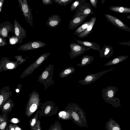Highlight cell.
Segmentation results:
<instances>
[{
  "label": "cell",
  "instance_id": "cell-9",
  "mask_svg": "<svg viewBox=\"0 0 130 130\" xmlns=\"http://www.w3.org/2000/svg\"><path fill=\"white\" fill-rule=\"evenodd\" d=\"M113 70V68L112 67L108 70L99 72L88 74L83 79L79 80L78 82L83 85H86L90 84L94 82L105 73Z\"/></svg>",
  "mask_w": 130,
  "mask_h": 130
},
{
  "label": "cell",
  "instance_id": "cell-16",
  "mask_svg": "<svg viewBox=\"0 0 130 130\" xmlns=\"http://www.w3.org/2000/svg\"><path fill=\"white\" fill-rule=\"evenodd\" d=\"M12 95L10 88L9 86L4 87L0 90V110L4 104L10 98Z\"/></svg>",
  "mask_w": 130,
  "mask_h": 130
},
{
  "label": "cell",
  "instance_id": "cell-40",
  "mask_svg": "<svg viewBox=\"0 0 130 130\" xmlns=\"http://www.w3.org/2000/svg\"><path fill=\"white\" fill-rule=\"evenodd\" d=\"M90 3L92 5L94 8L97 7V4L98 2V0H90Z\"/></svg>",
  "mask_w": 130,
  "mask_h": 130
},
{
  "label": "cell",
  "instance_id": "cell-20",
  "mask_svg": "<svg viewBox=\"0 0 130 130\" xmlns=\"http://www.w3.org/2000/svg\"><path fill=\"white\" fill-rule=\"evenodd\" d=\"M99 51L101 58H109L114 53L113 48L109 45H104L103 48Z\"/></svg>",
  "mask_w": 130,
  "mask_h": 130
},
{
  "label": "cell",
  "instance_id": "cell-19",
  "mask_svg": "<svg viewBox=\"0 0 130 130\" xmlns=\"http://www.w3.org/2000/svg\"><path fill=\"white\" fill-rule=\"evenodd\" d=\"M96 20V18L95 17L91 18L90 20V23L88 28L84 31L77 35V37L80 38H83L90 34L92 32Z\"/></svg>",
  "mask_w": 130,
  "mask_h": 130
},
{
  "label": "cell",
  "instance_id": "cell-28",
  "mask_svg": "<svg viewBox=\"0 0 130 130\" xmlns=\"http://www.w3.org/2000/svg\"><path fill=\"white\" fill-rule=\"evenodd\" d=\"M39 111V110H38L34 117L29 121V125L31 130L36 129Z\"/></svg>",
  "mask_w": 130,
  "mask_h": 130
},
{
  "label": "cell",
  "instance_id": "cell-37",
  "mask_svg": "<svg viewBox=\"0 0 130 130\" xmlns=\"http://www.w3.org/2000/svg\"><path fill=\"white\" fill-rule=\"evenodd\" d=\"M7 44V42L5 38L0 36V46H4Z\"/></svg>",
  "mask_w": 130,
  "mask_h": 130
},
{
  "label": "cell",
  "instance_id": "cell-22",
  "mask_svg": "<svg viewBox=\"0 0 130 130\" xmlns=\"http://www.w3.org/2000/svg\"><path fill=\"white\" fill-rule=\"evenodd\" d=\"M78 43L87 47L90 49H92L96 51L100 50L101 46L96 43L83 41L74 39Z\"/></svg>",
  "mask_w": 130,
  "mask_h": 130
},
{
  "label": "cell",
  "instance_id": "cell-26",
  "mask_svg": "<svg viewBox=\"0 0 130 130\" xmlns=\"http://www.w3.org/2000/svg\"><path fill=\"white\" fill-rule=\"evenodd\" d=\"M94 57L89 55H84L82 58L80 63L77 64L76 66L83 67L90 64L93 60Z\"/></svg>",
  "mask_w": 130,
  "mask_h": 130
},
{
  "label": "cell",
  "instance_id": "cell-14",
  "mask_svg": "<svg viewBox=\"0 0 130 130\" xmlns=\"http://www.w3.org/2000/svg\"><path fill=\"white\" fill-rule=\"evenodd\" d=\"M9 32H11L13 35L14 34V26L10 22L6 21L0 24V36L5 38L9 37Z\"/></svg>",
  "mask_w": 130,
  "mask_h": 130
},
{
  "label": "cell",
  "instance_id": "cell-3",
  "mask_svg": "<svg viewBox=\"0 0 130 130\" xmlns=\"http://www.w3.org/2000/svg\"><path fill=\"white\" fill-rule=\"evenodd\" d=\"M54 65L49 64L38 77L37 81L43 85L45 90L51 85H54L55 83L53 79L54 75Z\"/></svg>",
  "mask_w": 130,
  "mask_h": 130
},
{
  "label": "cell",
  "instance_id": "cell-4",
  "mask_svg": "<svg viewBox=\"0 0 130 130\" xmlns=\"http://www.w3.org/2000/svg\"><path fill=\"white\" fill-rule=\"evenodd\" d=\"M40 100L39 93L35 90L29 94L25 112V114L27 117L31 116L38 109L40 104Z\"/></svg>",
  "mask_w": 130,
  "mask_h": 130
},
{
  "label": "cell",
  "instance_id": "cell-46",
  "mask_svg": "<svg viewBox=\"0 0 130 130\" xmlns=\"http://www.w3.org/2000/svg\"><path fill=\"white\" fill-rule=\"evenodd\" d=\"M9 130H15L13 124H10L8 125Z\"/></svg>",
  "mask_w": 130,
  "mask_h": 130
},
{
  "label": "cell",
  "instance_id": "cell-41",
  "mask_svg": "<svg viewBox=\"0 0 130 130\" xmlns=\"http://www.w3.org/2000/svg\"><path fill=\"white\" fill-rule=\"evenodd\" d=\"M36 130H41V123L39 119L38 120L37 126Z\"/></svg>",
  "mask_w": 130,
  "mask_h": 130
},
{
  "label": "cell",
  "instance_id": "cell-27",
  "mask_svg": "<svg viewBox=\"0 0 130 130\" xmlns=\"http://www.w3.org/2000/svg\"><path fill=\"white\" fill-rule=\"evenodd\" d=\"M75 71V68L73 67H67L61 70L59 75L61 78H63L73 73Z\"/></svg>",
  "mask_w": 130,
  "mask_h": 130
},
{
  "label": "cell",
  "instance_id": "cell-13",
  "mask_svg": "<svg viewBox=\"0 0 130 130\" xmlns=\"http://www.w3.org/2000/svg\"><path fill=\"white\" fill-rule=\"evenodd\" d=\"M13 26L14 36L18 40V43H21L23 39L27 37L26 31L15 19L14 21Z\"/></svg>",
  "mask_w": 130,
  "mask_h": 130
},
{
  "label": "cell",
  "instance_id": "cell-43",
  "mask_svg": "<svg viewBox=\"0 0 130 130\" xmlns=\"http://www.w3.org/2000/svg\"><path fill=\"white\" fill-rule=\"evenodd\" d=\"M4 1V0H1L0 1V13L2 11V9Z\"/></svg>",
  "mask_w": 130,
  "mask_h": 130
},
{
  "label": "cell",
  "instance_id": "cell-11",
  "mask_svg": "<svg viewBox=\"0 0 130 130\" xmlns=\"http://www.w3.org/2000/svg\"><path fill=\"white\" fill-rule=\"evenodd\" d=\"M46 45V43L39 40L31 41L21 45L18 47V50L22 51L32 50Z\"/></svg>",
  "mask_w": 130,
  "mask_h": 130
},
{
  "label": "cell",
  "instance_id": "cell-17",
  "mask_svg": "<svg viewBox=\"0 0 130 130\" xmlns=\"http://www.w3.org/2000/svg\"><path fill=\"white\" fill-rule=\"evenodd\" d=\"M88 16V15H82L72 19L69 22V28L71 29H75L82 24Z\"/></svg>",
  "mask_w": 130,
  "mask_h": 130
},
{
  "label": "cell",
  "instance_id": "cell-31",
  "mask_svg": "<svg viewBox=\"0 0 130 130\" xmlns=\"http://www.w3.org/2000/svg\"><path fill=\"white\" fill-rule=\"evenodd\" d=\"M59 117L63 120H69L72 121V119L70 113L67 111L64 110L59 113Z\"/></svg>",
  "mask_w": 130,
  "mask_h": 130
},
{
  "label": "cell",
  "instance_id": "cell-21",
  "mask_svg": "<svg viewBox=\"0 0 130 130\" xmlns=\"http://www.w3.org/2000/svg\"><path fill=\"white\" fill-rule=\"evenodd\" d=\"M14 106L13 100L10 98L2 106L1 109V113L7 115L12 111Z\"/></svg>",
  "mask_w": 130,
  "mask_h": 130
},
{
  "label": "cell",
  "instance_id": "cell-7",
  "mask_svg": "<svg viewBox=\"0 0 130 130\" xmlns=\"http://www.w3.org/2000/svg\"><path fill=\"white\" fill-rule=\"evenodd\" d=\"M20 7L27 23L32 27L33 26L32 10L27 0H18Z\"/></svg>",
  "mask_w": 130,
  "mask_h": 130
},
{
  "label": "cell",
  "instance_id": "cell-1",
  "mask_svg": "<svg viewBox=\"0 0 130 130\" xmlns=\"http://www.w3.org/2000/svg\"><path fill=\"white\" fill-rule=\"evenodd\" d=\"M64 110L70 114L72 121L80 127H88L85 113L79 105L76 103H68Z\"/></svg>",
  "mask_w": 130,
  "mask_h": 130
},
{
  "label": "cell",
  "instance_id": "cell-48",
  "mask_svg": "<svg viewBox=\"0 0 130 130\" xmlns=\"http://www.w3.org/2000/svg\"><path fill=\"white\" fill-rule=\"evenodd\" d=\"M126 18L130 20V15H129L127 16L126 17Z\"/></svg>",
  "mask_w": 130,
  "mask_h": 130
},
{
  "label": "cell",
  "instance_id": "cell-34",
  "mask_svg": "<svg viewBox=\"0 0 130 130\" xmlns=\"http://www.w3.org/2000/svg\"><path fill=\"white\" fill-rule=\"evenodd\" d=\"M73 0H54L53 2L60 6H66L71 3Z\"/></svg>",
  "mask_w": 130,
  "mask_h": 130
},
{
  "label": "cell",
  "instance_id": "cell-23",
  "mask_svg": "<svg viewBox=\"0 0 130 130\" xmlns=\"http://www.w3.org/2000/svg\"><path fill=\"white\" fill-rule=\"evenodd\" d=\"M105 126L106 130H122L119 124L111 118L106 122Z\"/></svg>",
  "mask_w": 130,
  "mask_h": 130
},
{
  "label": "cell",
  "instance_id": "cell-39",
  "mask_svg": "<svg viewBox=\"0 0 130 130\" xmlns=\"http://www.w3.org/2000/svg\"><path fill=\"white\" fill-rule=\"evenodd\" d=\"M52 0H42V3L45 5L53 4Z\"/></svg>",
  "mask_w": 130,
  "mask_h": 130
},
{
  "label": "cell",
  "instance_id": "cell-29",
  "mask_svg": "<svg viewBox=\"0 0 130 130\" xmlns=\"http://www.w3.org/2000/svg\"><path fill=\"white\" fill-rule=\"evenodd\" d=\"M7 115L1 113L0 116V130H4L9 121Z\"/></svg>",
  "mask_w": 130,
  "mask_h": 130
},
{
  "label": "cell",
  "instance_id": "cell-42",
  "mask_svg": "<svg viewBox=\"0 0 130 130\" xmlns=\"http://www.w3.org/2000/svg\"><path fill=\"white\" fill-rule=\"evenodd\" d=\"M121 45H126L130 46V40L128 42H119L118 43Z\"/></svg>",
  "mask_w": 130,
  "mask_h": 130
},
{
  "label": "cell",
  "instance_id": "cell-18",
  "mask_svg": "<svg viewBox=\"0 0 130 130\" xmlns=\"http://www.w3.org/2000/svg\"><path fill=\"white\" fill-rule=\"evenodd\" d=\"M61 21L60 17L58 14H53L48 17L46 24L50 28H55L60 24Z\"/></svg>",
  "mask_w": 130,
  "mask_h": 130
},
{
  "label": "cell",
  "instance_id": "cell-5",
  "mask_svg": "<svg viewBox=\"0 0 130 130\" xmlns=\"http://www.w3.org/2000/svg\"><path fill=\"white\" fill-rule=\"evenodd\" d=\"M51 53V52L45 53L40 55L32 64L24 71L21 74L20 78L23 79L31 74L36 69L42 64Z\"/></svg>",
  "mask_w": 130,
  "mask_h": 130
},
{
  "label": "cell",
  "instance_id": "cell-44",
  "mask_svg": "<svg viewBox=\"0 0 130 130\" xmlns=\"http://www.w3.org/2000/svg\"><path fill=\"white\" fill-rule=\"evenodd\" d=\"M22 87V85L21 84H20L17 86V88L15 89V91L17 92H19L20 90L21 89Z\"/></svg>",
  "mask_w": 130,
  "mask_h": 130
},
{
  "label": "cell",
  "instance_id": "cell-2",
  "mask_svg": "<svg viewBox=\"0 0 130 130\" xmlns=\"http://www.w3.org/2000/svg\"><path fill=\"white\" fill-rule=\"evenodd\" d=\"M118 88L115 86H110L103 89L102 95L103 98L107 103L116 107H120L121 103L120 100L115 96Z\"/></svg>",
  "mask_w": 130,
  "mask_h": 130
},
{
  "label": "cell",
  "instance_id": "cell-25",
  "mask_svg": "<svg viewBox=\"0 0 130 130\" xmlns=\"http://www.w3.org/2000/svg\"><path fill=\"white\" fill-rule=\"evenodd\" d=\"M110 10L120 13H130V7L112 6L109 7Z\"/></svg>",
  "mask_w": 130,
  "mask_h": 130
},
{
  "label": "cell",
  "instance_id": "cell-10",
  "mask_svg": "<svg viewBox=\"0 0 130 130\" xmlns=\"http://www.w3.org/2000/svg\"><path fill=\"white\" fill-rule=\"evenodd\" d=\"M18 66V62L17 60L12 61L7 57H2L0 61V72L9 70H14L16 69Z\"/></svg>",
  "mask_w": 130,
  "mask_h": 130
},
{
  "label": "cell",
  "instance_id": "cell-45",
  "mask_svg": "<svg viewBox=\"0 0 130 130\" xmlns=\"http://www.w3.org/2000/svg\"><path fill=\"white\" fill-rule=\"evenodd\" d=\"M15 130H23V129L19 126L16 124H13Z\"/></svg>",
  "mask_w": 130,
  "mask_h": 130
},
{
  "label": "cell",
  "instance_id": "cell-38",
  "mask_svg": "<svg viewBox=\"0 0 130 130\" xmlns=\"http://www.w3.org/2000/svg\"><path fill=\"white\" fill-rule=\"evenodd\" d=\"M9 121L14 124H16L20 122L21 121L17 118H14L9 120Z\"/></svg>",
  "mask_w": 130,
  "mask_h": 130
},
{
  "label": "cell",
  "instance_id": "cell-33",
  "mask_svg": "<svg viewBox=\"0 0 130 130\" xmlns=\"http://www.w3.org/2000/svg\"><path fill=\"white\" fill-rule=\"evenodd\" d=\"M48 130H63L61 125L58 120L55 121L54 123L51 124Z\"/></svg>",
  "mask_w": 130,
  "mask_h": 130
},
{
  "label": "cell",
  "instance_id": "cell-49",
  "mask_svg": "<svg viewBox=\"0 0 130 130\" xmlns=\"http://www.w3.org/2000/svg\"><path fill=\"white\" fill-rule=\"evenodd\" d=\"M105 1L104 0H101V3L102 4H104L105 2Z\"/></svg>",
  "mask_w": 130,
  "mask_h": 130
},
{
  "label": "cell",
  "instance_id": "cell-24",
  "mask_svg": "<svg viewBox=\"0 0 130 130\" xmlns=\"http://www.w3.org/2000/svg\"><path fill=\"white\" fill-rule=\"evenodd\" d=\"M128 56L126 55H120L117 56L105 63L104 66H110L117 64L126 59Z\"/></svg>",
  "mask_w": 130,
  "mask_h": 130
},
{
  "label": "cell",
  "instance_id": "cell-35",
  "mask_svg": "<svg viewBox=\"0 0 130 130\" xmlns=\"http://www.w3.org/2000/svg\"><path fill=\"white\" fill-rule=\"evenodd\" d=\"M28 57H27L23 59L22 55L15 56L14 57L15 58L17 59V61L18 62L19 65L25 62L26 59Z\"/></svg>",
  "mask_w": 130,
  "mask_h": 130
},
{
  "label": "cell",
  "instance_id": "cell-15",
  "mask_svg": "<svg viewBox=\"0 0 130 130\" xmlns=\"http://www.w3.org/2000/svg\"><path fill=\"white\" fill-rule=\"evenodd\" d=\"M94 13L91 6L88 3L85 2L80 8L77 10L72 19L82 15H89L90 14Z\"/></svg>",
  "mask_w": 130,
  "mask_h": 130
},
{
  "label": "cell",
  "instance_id": "cell-8",
  "mask_svg": "<svg viewBox=\"0 0 130 130\" xmlns=\"http://www.w3.org/2000/svg\"><path fill=\"white\" fill-rule=\"evenodd\" d=\"M70 45L71 51L69 55L70 58L72 59L83 54L90 49L78 43H72Z\"/></svg>",
  "mask_w": 130,
  "mask_h": 130
},
{
  "label": "cell",
  "instance_id": "cell-6",
  "mask_svg": "<svg viewBox=\"0 0 130 130\" xmlns=\"http://www.w3.org/2000/svg\"><path fill=\"white\" fill-rule=\"evenodd\" d=\"M39 116H51L56 115L58 111V107L53 101H47L40 106Z\"/></svg>",
  "mask_w": 130,
  "mask_h": 130
},
{
  "label": "cell",
  "instance_id": "cell-30",
  "mask_svg": "<svg viewBox=\"0 0 130 130\" xmlns=\"http://www.w3.org/2000/svg\"><path fill=\"white\" fill-rule=\"evenodd\" d=\"M86 0H76L74 1L71 5L70 10L71 11L76 10L80 8Z\"/></svg>",
  "mask_w": 130,
  "mask_h": 130
},
{
  "label": "cell",
  "instance_id": "cell-47",
  "mask_svg": "<svg viewBox=\"0 0 130 130\" xmlns=\"http://www.w3.org/2000/svg\"><path fill=\"white\" fill-rule=\"evenodd\" d=\"M4 130H9L8 125H7Z\"/></svg>",
  "mask_w": 130,
  "mask_h": 130
},
{
  "label": "cell",
  "instance_id": "cell-32",
  "mask_svg": "<svg viewBox=\"0 0 130 130\" xmlns=\"http://www.w3.org/2000/svg\"><path fill=\"white\" fill-rule=\"evenodd\" d=\"M90 22L89 20L85 22L80 26L75 31L74 35H77L84 31L88 27Z\"/></svg>",
  "mask_w": 130,
  "mask_h": 130
},
{
  "label": "cell",
  "instance_id": "cell-36",
  "mask_svg": "<svg viewBox=\"0 0 130 130\" xmlns=\"http://www.w3.org/2000/svg\"><path fill=\"white\" fill-rule=\"evenodd\" d=\"M9 40V43L11 44L18 43V40L14 36L10 37Z\"/></svg>",
  "mask_w": 130,
  "mask_h": 130
},
{
  "label": "cell",
  "instance_id": "cell-12",
  "mask_svg": "<svg viewBox=\"0 0 130 130\" xmlns=\"http://www.w3.org/2000/svg\"><path fill=\"white\" fill-rule=\"evenodd\" d=\"M105 15L108 21L112 25L119 29L130 32V28L118 18L108 14H105Z\"/></svg>",
  "mask_w": 130,
  "mask_h": 130
}]
</instances>
